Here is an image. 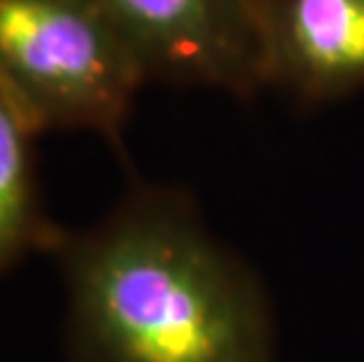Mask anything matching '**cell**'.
I'll return each mask as SVG.
<instances>
[{"label":"cell","instance_id":"277c9868","mask_svg":"<svg viewBox=\"0 0 364 362\" xmlns=\"http://www.w3.org/2000/svg\"><path fill=\"white\" fill-rule=\"evenodd\" d=\"M266 78L306 104L364 87V0H266Z\"/></svg>","mask_w":364,"mask_h":362},{"label":"cell","instance_id":"6da1fadb","mask_svg":"<svg viewBox=\"0 0 364 362\" xmlns=\"http://www.w3.org/2000/svg\"><path fill=\"white\" fill-rule=\"evenodd\" d=\"M54 254L71 362H275L266 289L181 188L136 183Z\"/></svg>","mask_w":364,"mask_h":362},{"label":"cell","instance_id":"5b68a950","mask_svg":"<svg viewBox=\"0 0 364 362\" xmlns=\"http://www.w3.org/2000/svg\"><path fill=\"white\" fill-rule=\"evenodd\" d=\"M41 129L0 87V271L31 252H57L66 230L48 219L36 172Z\"/></svg>","mask_w":364,"mask_h":362},{"label":"cell","instance_id":"7a4b0ae2","mask_svg":"<svg viewBox=\"0 0 364 362\" xmlns=\"http://www.w3.org/2000/svg\"><path fill=\"white\" fill-rule=\"evenodd\" d=\"M146 80L95 0H0V87L41 132L90 129L120 146Z\"/></svg>","mask_w":364,"mask_h":362},{"label":"cell","instance_id":"3957f363","mask_svg":"<svg viewBox=\"0 0 364 362\" xmlns=\"http://www.w3.org/2000/svg\"><path fill=\"white\" fill-rule=\"evenodd\" d=\"M149 80L252 97L266 78V0H95Z\"/></svg>","mask_w":364,"mask_h":362}]
</instances>
